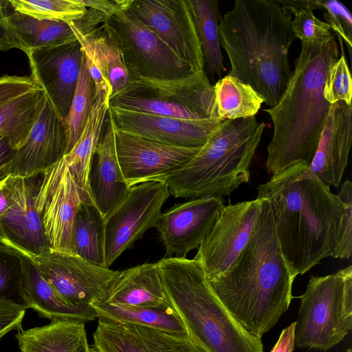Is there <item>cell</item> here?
<instances>
[{
	"mask_svg": "<svg viewBox=\"0 0 352 352\" xmlns=\"http://www.w3.org/2000/svg\"><path fill=\"white\" fill-rule=\"evenodd\" d=\"M82 46L83 53L104 74L112 88V95L126 87L130 76L116 35L107 22L86 34L69 23ZM111 95V96H112Z\"/></svg>",
	"mask_w": 352,
	"mask_h": 352,
	"instance_id": "27",
	"label": "cell"
},
{
	"mask_svg": "<svg viewBox=\"0 0 352 352\" xmlns=\"http://www.w3.org/2000/svg\"><path fill=\"white\" fill-rule=\"evenodd\" d=\"M47 96L39 87L0 104V135L16 151L27 141Z\"/></svg>",
	"mask_w": 352,
	"mask_h": 352,
	"instance_id": "29",
	"label": "cell"
},
{
	"mask_svg": "<svg viewBox=\"0 0 352 352\" xmlns=\"http://www.w3.org/2000/svg\"><path fill=\"white\" fill-rule=\"evenodd\" d=\"M30 77L43 89L60 116L69 111L84 58L78 41L28 52Z\"/></svg>",
	"mask_w": 352,
	"mask_h": 352,
	"instance_id": "17",
	"label": "cell"
},
{
	"mask_svg": "<svg viewBox=\"0 0 352 352\" xmlns=\"http://www.w3.org/2000/svg\"><path fill=\"white\" fill-rule=\"evenodd\" d=\"M262 200L223 206L195 258L204 267L208 280L223 273L246 245L261 212Z\"/></svg>",
	"mask_w": 352,
	"mask_h": 352,
	"instance_id": "14",
	"label": "cell"
},
{
	"mask_svg": "<svg viewBox=\"0 0 352 352\" xmlns=\"http://www.w3.org/2000/svg\"><path fill=\"white\" fill-rule=\"evenodd\" d=\"M214 100L223 120L255 116L264 100L250 85L227 74L214 85Z\"/></svg>",
	"mask_w": 352,
	"mask_h": 352,
	"instance_id": "33",
	"label": "cell"
},
{
	"mask_svg": "<svg viewBox=\"0 0 352 352\" xmlns=\"http://www.w3.org/2000/svg\"><path fill=\"white\" fill-rule=\"evenodd\" d=\"M345 352H352V349H347V350H346V351H345Z\"/></svg>",
	"mask_w": 352,
	"mask_h": 352,
	"instance_id": "47",
	"label": "cell"
},
{
	"mask_svg": "<svg viewBox=\"0 0 352 352\" xmlns=\"http://www.w3.org/2000/svg\"><path fill=\"white\" fill-rule=\"evenodd\" d=\"M290 16L292 27L301 43L326 42L333 36L329 25L317 18L314 10L320 9L319 0H277Z\"/></svg>",
	"mask_w": 352,
	"mask_h": 352,
	"instance_id": "34",
	"label": "cell"
},
{
	"mask_svg": "<svg viewBox=\"0 0 352 352\" xmlns=\"http://www.w3.org/2000/svg\"><path fill=\"white\" fill-rule=\"evenodd\" d=\"M115 144L122 173L130 187L175 172L201 148L161 144L122 131L116 126Z\"/></svg>",
	"mask_w": 352,
	"mask_h": 352,
	"instance_id": "15",
	"label": "cell"
},
{
	"mask_svg": "<svg viewBox=\"0 0 352 352\" xmlns=\"http://www.w3.org/2000/svg\"><path fill=\"white\" fill-rule=\"evenodd\" d=\"M0 51L17 48L25 54L78 41L69 23L38 20L14 12L0 19Z\"/></svg>",
	"mask_w": 352,
	"mask_h": 352,
	"instance_id": "23",
	"label": "cell"
},
{
	"mask_svg": "<svg viewBox=\"0 0 352 352\" xmlns=\"http://www.w3.org/2000/svg\"><path fill=\"white\" fill-rule=\"evenodd\" d=\"M97 319L96 352H204L188 335Z\"/></svg>",
	"mask_w": 352,
	"mask_h": 352,
	"instance_id": "20",
	"label": "cell"
},
{
	"mask_svg": "<svg viewBox=\"0 0 352 352\" xmlns=\"http://www.w3.org/2000/svg\"><path fill=\"white\" fill-rule=\"evenodd\" d=\"M95 95V85L87 69L84 56L69 111L64 120L68 132L65 155L74 148L84 130L94 102Z\"/></svg>",
	"mask_w": 352,
	"mask_h": 352,
	"instance_id": "35",
	"label": "cell"
},
{
	"mask_svg": "<svg viewBox=\"0 0 352 352\" xmlns=\"http://www.w3.org/2000/svg\"><path fill=\"white\" fill-rule=\"evenodd\" d=\"M85 323L60 319L28 329L20 327L16 338L21 352H94L88 343Z\"/></svg>",
	"mask_w": 352,
	"mask_h": 352,
	"instance_id": "26",
	"label": "cell"
},
{
	"mask_svg": "<svg viewBox=\"0 0 352 352\" xmlns=\"http://www.w3.org/2000/svg\"><path fill=\"white\" fill-rule=\"evenodd\" d=\"M229 75L250 85L270 107L292 76L289 50L296 36L292 17L277 0H236L219 22Z\"/></svg>",
	"mask_w": 352,
	"mask_h": 352,
	"instance_id": "3",
	"label": "cell"
},
{
	"mask_svg": "<svg viewBox=\"0 0 352 352\" xmlns=\"http://www.w3.org/2000/svg\"><path fill=\"white\" fill-rule=\"evenodd\" d=\"M90 174L92 199L105 219L128 195L131 187L122 173L116 150L115 125L109 107Z\"/></svg>",
	"mask_w": 352,
	"mask_h": 352,
	"instance_id": "22",
	"label": "cell"
},
{
	"mask_svg": "<svg viewBox=\"0 0 352 352\" xmlns=\"http://www.w3.org/2000/svg\"><path fill=\"white\" fill-rule=\"evenodd\" d=\"M107 22L116 35L130 77L173 80L196 74L157 35L126 11Z\"/></svg>",
	"mask_w": 352,
	"mask_h": 352,
	"instance_id": "9",
	"label": "cell"
},
{
	"mask_svg": "<svg viewBox=\"0 0 352 352\" xmlns=\"http://www.w3.org/2000/svg\"><path fill=\"white\" fill-rule=\"evenodd\" d=\"M41 173L4 179L0 242L30 258L50 250L36 205Z\"/></svg>",
	"mask_w": 352,
	"mask_h": 352,
	"instance_id": "11",
	"label": "cell"
},
{
	"mask_svg": "<svg viewBox=\"0 0 352 352\" xmlns=\"http://www.w3.org/2000/svg\"><path fill=\"white\" fill-rule=\"evenodd\" d=\"M109 109V98L104 92L96 91L95 99L84 130L65 161L82 190L86 201H94L91 194L90 174L104 120Z\"/></svg>",
	"mask_w": 352,
	"mask_h": 352,
	"instance_id": "28",
	"label": "cell"
},
{
	"mask_svg": "<svg viewBox=\"0 0 352 352\" xmlns=\"http://www.w3.org/2000/svg\"><path fill=\"white\" fill-rule=\"evenodd\" d=\"M104 303L130 307L173 305L157 263L121 271Z\"/></svg>",
	"mask_w": 352,
	"mask_h": 352,
	"instance_id": "25",
	"label": "cell"
},
{
	"mask_svg": "<svg viewBox=\"0 0 352 352\" xmlns=\"http://www.w3.org/2000/svg\"><path fill=\"white\" fill-rule=\"evenodd\" d=\"M9 3L14 12L36 19L67 23L80 20L87 11L77 0H9Z\"/></svg>",
	"mask_w": 352,
	"mask_h": 352,
	"instance_id": "36",
	"label": "cell"
},
{
	"mask_svg": "<svg viewBox=\"0 0 352 352\" xmlns=\"http://www.w3.org/2000/svg\"><path fill=\"white\" fill-rule=\"evenodd\" d=\"M79 3L87 8L98 10L109 19L122 12L126 11L131 0H77Z\"/></svg>",
	"mask_w": 352,
	"mask_h": 352,
	"instance_id": "43",
	"label": "cell"
},
{
	"mask_svg": "<svg viewBox=\"0 0 352 352\" xmlns=\"http://www.w3.org/2000/svg\"><path fill=\"white\" fill-rule=\"evenodd\" d=\"M31 258L41 276L73 307L104 303L121 273L63 252L49 250Z\"/></svg>",
	"mask_w": 352,
	"mask_h": 352,
	"instance_id": "8",
	"label": "cell"
},
{
	"mask_svg": "<svg viewBox=\"0 0 352 352\" xmlns=\"http://www.w3.org/2000/svg\"><path fill=\"white\" fill-rule=\"evenodd\" d=\"M21 296L26 309L51 320L68 319L93 321L97 318L93 307H73L67 304L40 274L30 257L24 256Z\"/></svg>",
	"mask_w": 352,
	"mask_h": 352,
	"instance_id": "24",
	"label": "cell"
},
{
	"mask_svg": "<svg viewBox=\"0 0 352 352\" xmlns=\"http://www.w3.org/2000/svg\"><path fill=\"white\" fill-rule=\"evenodd\" d=\"M238 256L208 280L218 298L250 333L261 338L289 308L295 279L282 254L268 201Z\"/></svg>",
	"mask_w": 352,
	"mask_h": 352,
	"instance_id": "2",
	"label": "cell"
},
{
	"mask_svg": "<svg viewBox=\"0 0 352 352\" xmlns=\"http://www.w3.org/2000/svg\"><path fill=\"white\" fill-rule=\"evenodd\" d=\"M24 256L21 252L0 242V297L21 304H23L21 289Z\"/></svg>",
	"mask_w": 352,
	"mask_h": 352,
	"instance_id": "37",
	"label": "cell"
},
{
	"mask_svg": "<svg viewBox=\"0 0 352 352\" xmlns=\"http://www.w3.org/2000/svg\"><path fill=\"white\" fill-rule=\"evenodd\" d=\"M10 6L9 1L0 0V19L7 16L8 7ZM1 36V30L0 28V39Z\"/></svg>",
	"mask_w": 352,
	"mask_h": 352,
	"instance_id": "46",
	"label": "cell"
},
{
	"mask_svg": "<svg viewBox=\"0 0 352 352\" xmlns=\"http://www.w3.org/2000/svg\"><path fill=\"white\" fill-rule=\"evenodd\" d=\"M16 150L13 148L10 140L0 135V182L7 177L6 168L14 159Z\"/></svg>",
	"mask_w": 352,
	"mask_h": 352,
	"instance_id": "44",
	"label": "cell"
},
{
	"mask_svg": "<svg viewBox=\"0 0 352 352\" xmlns=\"http://www.w3.org/2000/svg\"><path fill=\"white\" fill-rule=\"evenodd\" d=\"M352 141V106L338 101L330 107L318 146L309 166L327 187L338 188L348 164Z\"/></svg>",
	"mask_w": 352,
	"mask_h": 352,
	"instance_id": "21",
	"label": "cell"
},
{
	"mask_svg": "<svg viewBox=\"0 0 352 352\" xmlns=\"http://www.w3.org/2000/svg\"><path fill=\"white\" fill-rule=\"evenodd\" d=\"M344 270L323 276H311L295 322L294 345L327 351L352 329L343 310Z\"/></svg>",
	"mask_w": 352,
	"mask_h": 352,
	"instance_id": "7",
	"label": "cell"
},
{
	"mask_svg": "<svg viewBox=\"0 0 352 352\" xmlns=\"http://www.w3.org/2000/svg\"><path fill=\"white\" fill-rule=\"evenodd\" d=\"M92 307L97 318L188 335L184 324L173 305L130 307L103 303Z\"/></svg>",
	"mask_w": 352,
	"mask_h": 352,
	"instance_id": "32",
	"label": "cell"
},
{
	"mask_svg": "<svg viewBox=\"0 0 352 352\" xmlns=\"http://www.w3.org/2000/svg\"><path fill=\"white\" fill-rule=\"evenodd\" d=\"M157 263L188 335L204 352H263L261 338L248 332L216 296L199 259L164 257Z\"/></svg>",
	"mask_w": 352,
	"mask_h": 352,
	"instance_id": "5",
	"label": "cell"
},
{
	"mask_svg": "<svg viewBox=\"0 0 352 352\" xmlns=\"http://www.w3.org/2000/svg\"><path fill=\"white\" fill-rule=\"evenodd\" d=\"M324 10V19L338 38L340 45H346L350 56L352 49V17L349 10L337 0H319Z\"/></svg>",
	"mask_w": 352,
	"mask_h": 352,
	"instance_id": "39",
	"label": "cell"
},
{
	"mask_svg": "<svg viewBox=\"0 0 352 352\" xmlns=\"http://www.w3.org/2000/svg\"><path fill=\"white\" fill-rule=\"evenodd\" d=\"M25 310L23 304L0 297V339L11 330L21 327Z\"/></svg>",
	"mask_w": 352,
	"mask_h": 352,
	"instance_id": "41",
	"label": "cell"
},
{
	"mask_svg": "<svg viewBox=\"0 0 352 352\" xmlns=\"http://www.w3.org/2000/svg\"><path fill=\"white\" fill-rule=\"evenodd\" d=\"M37 87L30 76H18L4 74L0 77V104Z\"/></svg>",
	"mask_w": 352,
	"mask_h": 352,
	"instance_id": "42",
	"label": "cell"
},
{
	"mask_svg": "<svg viewBox=\"0 0 352 352\" xmlns=\"http://www.w3.org/2000/svg\"><path fill=\"white\" fill-rule=\"evenodd\" d=\"M126 11L196 74L204 73L201 46L188 0H131Z\"/></svg>",
	"mask_w": 352,
	"mask_h": 352,
	"instance_id": "12",
	"label": "cell"
},
{
	"mask_svg": "<svg viewBox=\"0 0 352 352\" xmlns=\"http://www.w3.org/2000/svg\"><path fill=\"white\" fill-rule=\"evenodd\" d=\"M338 196L345 204L346 212L338 245L332 255L336 258H349L352 253V183L346 180Z\"/></svg>",
	"mask_w": 352,
	"mask_h": 352,
	"instance_id": "40",
	"label": "cell"
},
{
	"mask_svg": "<svg viewBox=\"0 0 352 352\" xmlns=\"http://www.w3.org/2000/svg\"><path fill=\"white\" fill-rule=\"evenodd\" d=\"M72 254L108 267L104 252V218L94 201H82L73 224Z\"/></svg>",
	"mask_w": 352,
	"mask_h": 352,
	"instance_id": "31",
	"label": "cell"
},
{
	"mask_svg": "<svg viewBox=\"0 0 352 352\" xmlns=\"http://www.w3.org/2000/svg\"><path fill=\"white\" fill-rule=\"evenodd\" d=\"M200 41L204 72L210 82L222 78L226 70L219 41L221 16L216 0H188ZM212 84V83H211Z\"/></svg>",
	"mask_w": 352,
	"mask_h": 352,
	"instance_id": "30",
	"label": "cell"
},
{
	"mask_svg": "<svg viewBox=\"0 0 352 352\" xmlns=\"http://www.w3.org/2000/svg\"><path fill=\"white\" fill-rule=\"evenodd\" d=\"M116 127L161 144L201 148L222 120H190L109 107Z\"/></svg>",
	"mask_w": 352,
	"mask_h": 352,
	"instance_id": "18",
	"label": "cell"
},
{
	"mask_svg": "<svg viewBox=\"0 0 352 352\" xmlns=\"http://www.w3.org/2000/svg\"><path fill=\"white\" fill-rule=\"evenodd\" d=\"M339 55L335 36L326 42L301 43L292 78L280 101L263 109L274 126L265 164L272 176L296 164L310 166L331 105L324 97V85Z\"/></svg>",
	"mask_w": 352,
	"mask_h": 352,
	"instance_id": "4",
	"label": "cell"
},
{
	"mask_svg": "<svg viewBox=\"0 0 352 352\" xmlns=\"http://www.w3.org/2000/svg\"><path fill=\"white\" fill-rule=\"evenodd\" d=\"M343 50L342 56L331 67L324 87V97L331 104L338 101L351 104L352 81Z\"/></svg>",
	"mask_w": 352,
	"mask_h": 352,
	"instance_id": "38",
	"label": "cell"
},
{
	"mask_svg": "<svg viewBox=\"0 0 352 352\" xmlns=\"http://www.w3.org/2000/svg\"><path fill=\"white\" fill-rule=\"evenodd\" d=\"M67 143L64 120L47 98L26 142L7 166V175L28 177L43 173L64 157Z\"/></svg>",
	"mask_w": 352,
	"mask_h": 352,
	"instance_id": "19",
	"label": "cell"
},
{
	"mask_svg": "<svg viewBox=\"0 0 352 352\" xmlns=\"http://www.w3.org/2000/svg\"><path fill=\"white\" fill-rule=\"evenodd\" d=\"M295 322L283 329L271 352H292L294 349Z\"/></svg>",
	"mask_w": 352,
	"mask_h": 352,
	"instance_id": "45",
	"label": "cell"
},
{
	"mask_svg": "<svg viewBox=\"0 0 352 352\" xmlns=\"http://www.w3.org/2000/svg\"><path fill=\"white\" fill-rule=\"evenodd\" d=\"M170 195L168 186L161 181L144 182L131 187L126 197L104 219L108 267L148 230L155 228L162 206Z\"/></svg>",
	"mask_w": 352,
	"mask_h": 352,
	"instance_id": "10",
	"label": "cell"
},
{
	"mask_svg": "<svg viewBox=\"0 0 352 352\" xmlns=\"http://www.w3.org/2000/svg\"><path fill=\"white\" fill-rule=\"evenodd\" d=\"M268 201L283 258L294 278L332 256L346 212L309 166L296 164L258 187Z\"/></svg>",
	"mask_w": 352,
	"mask_h": 352,
	"instance_id": "1",
	"label": "cell"
},
{
	"mask_svg": "<svg viewBox=\"0 0 352 352\" xmlns=\"http://www.w3.org/2000/svg\"><path fill=\"white\" fill-rule=\"evenodd\" d=\"M223 206L222 197H204L190 199L162 212L155 228L165 247V257H186L198 249Z\"/></svg>",
	"mask_w": 352,
	"mask_h": 352,
	"instance_id": "16",
	"label": "cell"
},
{
	"mask_svg": "<svg viewBox=\"0 0 352 352\" xmlns=\"http://www.w3.org/2000/svg\"><path fill=\"white\" fill-rule=\"evenodd\" d=\"M265 126L255 116L226 120L182 168L155 180L164 182L176 198L228 195L249 182Z\"/></svg>",
	"mask_w": 352,
	"mask_h": 352,
	"instance_id": "6",
	"label": "cell"
},
{
	"mask_svg": "<svg viewBox=\"0 0 352 352\" xmlns=\"http://www.w3.org/2000/svg\"><path fill=\"white\" fill-rule=\"evenodd\" d=\"M83 200L64 157L41 173L36 205L50 250L72 254L74 221Z\"/></svg>",
	"mask_w": 352,
	"mask_h": 352,
	"instance_id": "13",
	"label": "cell"
}]
</instances>
